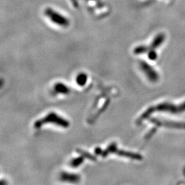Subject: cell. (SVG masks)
I'll return each mask as SVG.
<instances>
[{
    "label": "cell",
    "mask_w": 185,
    "mask_h": 185,
    "mask_svg": "<svg viewBox=\"0 0 185 185\" xmlns=\"http://www.w3.org/2000/svg\"><path fill=\"white\" fill-rule=\"evenodd\" d=\"M110 154H115L117 155L122 157H126V158H128L133 160H141L142 156L139 154L132 153L130 151H127L125 150H119L117 148V145L116 143H112L108 146L107 148L105 150L102 151V153L101 156L104 158H106Z\"/></svg>",
    "instance_id": "7a4b0ae2"
},
{
    "label": "cell",
    "mask_w": 185,
    "mask_h": 185,
    "mask_svg": "<svg viewBox=\"0 0 185 185\" xmlns=\"http://www.w3.org/2000/svg\"><path fill=\"white\" fill-rule=\"evenodd\" d=\"M84 158L82 156L78 157V158H74L70 161V166L73 168L78 167L80 165L82 164V162H84Z\"/></svg>",
    "instance_id": "ba28073f"
},
{
    "label": "cell",
    "mask_w": 185,
    "mask_h": 185,
    "mask_svg": "<svg viewBox=\"0 0 185 185\" xmlns=\"http://www.w3.org/2000/svg\"><path fill=\"white\" fill-rule=\"evenodd\" d=\"M102 150L100 148H96L95 149V153L97 154V155H101L102 153Z\"/></svg>",
    "instance_id": "4fadbf2b"
},
{
    "label": "cell",
    "mask_w": 185,
    "mask_h": 185,
    "mask_svg": "<svg viewBox=\"0 0 185 185\" xmlns=\"http://www.w3.org/2000/svg\"><path fill=\"white\" fill-rule=\"evenodd\" d=\"M48 123H53L59 127H61L63 128H67L70 126V123L66 119L62 117L54 112H49L45 117L35 121L34 128H41L43 126Z\"/></svg>",
    "instance_id": "6da1fadb"
},
{
    "label": "cell",
    "mask_w": 185,
    "mask_h": 185,
    "mask_svg": "<svg viewBox=\"0 0 185 185\" xmlns=\"http://www.w3.org/2000/svg\"><path fill=\"white\" fill-rule=\"evenodd\" d=\"M163 39H164L163 35L160 34V35H158V36H157V37L155 38V39L154 40V41L152 42V43H151V48L154 49V48H156V47L159 46V45H161V44L162 43V41H163Z\"/></svg>",
    "instance_id": "30bf717a"
},
{
    "label": "cell",
    "mask_w": 185,
    "mask_h": 185,
    "mask_svg": "<svg viewBox=\"0 0 185 185\" xmlns=\"http://www.w3.org/2000/svg\"><path fill=\"white\" fill-rule=\"evenodd\" d=\"M139 65L141 70L145 73L146 76H147L150 80H156L157 78H158V76H157L156 73L152 69V68H151L150 66H149L147 63L144 61H141Z\"/></svg>",
    "instance_id": "5b68a950"
},
{
    "label": "cell",
    "mask_w": 185,
    "mask_h": 185,
    "mask_svg": "<svg viewBox=\"0 0 185 185\" xmlns=\"http://www.w3.org/2000/svg\"><path fill=\"white\" fill-rule=\"evenodd\" d=\"M81 180L80 176L74 173L62 172L60 174V180L69 183H78Z\"/></svg>",
    "instance_id": "277c9868"
},
{
    "label": "cell",
    "mask_w": 185,
    "mask_h": 185,
    "mask_svg": "<svg viewBox=\"0 0 185 185\" xmlns=\"http://www.w3.org/2000/svg\"><path fill=\"white\" fill-rule=\"evenodd\" d=\"M54 91L56 93L63 94V95H68L71 92V90L67 85L61 83V82H58L54 87Z\"/></svg>",
    "instance_id": "8992f818"
},
{
    "label": "cell",
    "mask_w": 185,
    "mask_h": 185,
    "mask_svg": "<svg viewBox=\"0 0 185 185\" xmlns=\"http://www.w3.org/2000/svg\"><path fill=\"white\" fill-rule=\"evenodd\" d=\"M44 12H45V16H48L49 19H50L53 23L64 27H67L69 26L70 22L67 18L63 16L59 12L52 9V8H47Z\"/></svg>",
    "instance_id": "3957f363"
},
{
    "label": "cell",
    "mask_w": 185,
    "mask_h": 185,
    "mask_svg": "<svg viewBox=\"0 0 185 185\" xmlns=\"http://www.w3.org/2000/svg\"><path fill=\"white\" fill-rule=\"evenodd\" d=\"M71 3H72L73 5L75 8H78L79 6L78 0H71Z\"/></svg>",
    "instance_id": "5bb4252c"
},
{
    "label": "cell",
    "mask_w": 185,
    "mask_h": 185,
    "mask_svg": "<svg viewBox=\"0 0 185 185\" xmlns=\"http://www.w3.org/2000/svg\"><path fill=\"white\" fill-rule=\"evenodd\" d=\"M76 151H78V154H80L81 156H83L84 158H88L91 160V161H96L95 157L93 156L92 154H91L90 153H88L87 151L80 150V149H78V150H76Z\"/></svg>",
    "instance_id": "9c48e42d"
},
{
    "label": "cell",
    "mask_w": 185,
    "mask_h": 185,
    "mask_svg": "<svg viewBox=\"0 0 185 185\" xmlns=\"http://www.w3.org/2000/svg\"><path fill=\"white\" fill-rule=\"evenodd\" d=\"M148 56H149V58H150V60H156V52L153 50L150 51V52H149Z\"/></svg>",
    "instance_id": "7c38bea8"
},
{
    "label": "cell",
    "mask_w": 185,
    "mask_h": 185,
    "mask_svg": "<svg viewBox=\"0 0 185 185\" xmlns=\"http://www.w3.org/2000/svg\"><path fill=\"white\" fill-rule=\"evenodd\" d=\"M88 76L85 73H80L78 76H76V81L78 85L80 87H84L87 82Z\"/></svg>",
    "instance_id": "52a82bcc"
},
{
    "label": "cell",
    "mask_w": 185,
    "mask_h": 185,
    "mask_svg": "<svg viewBox=\"0 0 185 185\" xmlns=\"http://www.w3.org/2000/svg\"><path fill=\"white\" fill-rule=\"evenodd\" d=\"M148 50V48L144 45H141L139 47H137L136 48L134 49V53L135 54H142L147 52Z\"/></svg>",
    "instance_id": "8fae6325"
}]
</instances>
